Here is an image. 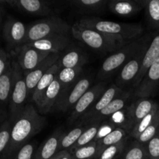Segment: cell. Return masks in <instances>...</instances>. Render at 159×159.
Here are the masks:
<instances>
[{"instance_id": "8", "label": "cell", "mask_w": 159, "mask_h": 159, "mask_svg": "<svg viewBox=\"0 0 159 159\" xmlns=\"http://www.w3.org/2000/svg\"><path fill=\"white\" fill-rule=\"evenodd\" d=\"M151 41H152V37H150L140 48L137 54L121 68L118 78L116 79V85L119 88L121 89L130 83L134 84L141 69L143 57L150 45Z\"/></svg>"}, {"instance_id": "15", "label": "cell", "mask_w": 159, "mask_h": 159, "mask_svg": "<svg viewBox=\"0 0 159 159\" xmlns=\"http://www.w3.org/2000/svg\"><path fill=\"white\" fill-rule=\"evenodd\" d=\"M13 81V67L11 64L7 71L0 77V124L9 116V105Z\"/></svg>"}, {"instance_id": "9", "label": "cell", "mask_w": 159, "mask_h": 159, "mask_svg": "<svg viewBox=\"0 0 159 159\" xmlns=\"http://www.w3.org/2000/svg\"><path fill=\"white\" fill-rule=\"evenodd\" d=\"M106 91V84L100 82L94 86L91 87L83 96L81 97L71 110V113L68 118V123L70 124L83 116L92 106L100 98Z\"/></svg>"}, {"instance_id": "42", "label": "cell", "mask_w": 159, "mask_h": 159, "mask_svg": "<svg viewBox=\"0 0 159 159\" xmlns=\"http://www.w3.org/2000/svg\"><path fill=\"white\" fill-rule=\"evenodd\" d=\"M115 128H116V127L113 124V123L110 122H110H105L103 123V124H101L100 126H99L97 136H96L95 141L96 142V141H99V140H101L102 138H105V137L107 136L109 134L111 133Z\"/></svg>"}, {"instance_id": "35", "label": "cell", "mask_w": 159, "mask_h": 159, "mask_svg": "<svg viewBox=\"0 0 159 159\" xmlns=\"http://www.w3.org/2000/svg\"><path fill=\"white\" fill-rule=\"evenodd\" d=\"M123 159H149L145 145L134 142L124 152Z\"/></svg>"}, {"instance_id": "29", "label": "cell", "mask_w": 159, "mask_h": 159, "mask_svg": "<svg viewBox=\"0 0 159 159\" xmlns=\"http://www.w3.org/2000/svg\"><path fill=\"white\" fill-rule=\"evenodd\" d=\"M86 129L87 127L79 126V127H75L74 129L70 130L68 133H64L60 143L59 152H61V151H69L76 144L79 138H80L81 135Z\"/></svg>"}, {"instance_id": "41", "label": "cell", "mask_w": 159, "mask_h": 159, "mask_svg": "<svg viewBox=\"0 0 159 159\" xmlns=\"http://www.w3.org/2000/svg\"><path fill=\"white\" fill-rule=\"evenodd\" d=\"M11 64L12 59L10 55L6 51L0 48V77L7 71Z\"/></svg>"}, {"instance_id": "40", "label": "cell", "mask_w": 159, "mask_h": 159, "mask_svg": "<svg viewBox=\"0 0 159 159\" xmlns=\"http://www.w3.org/2000/svg\"><path fill=\"white\" fill-rule=\"evenodd\" d=\"M149 159H159V129L153 138L145 145Z\"/></svg>"}, {"instance_id": "38", "label": "cell", "mask_w": 159, "mask_h": 159, "mask_svg": "<svg viewBox=\"0 0 159 159\" xmlns=\"http://www.w3.org/2000/svg\"><path fill=\"white\" fill-rule=\"evenodd\" d=\"M124 146H125V141L107 147L102 151L97 159H116L124 151Z\"/></svg>"}, {"instance_id": "45", "label": "cell", "mask_w": 159, "mask_h": 159, "mask_svg": "<svg viewBox=\"0 0 159 159\" xmlns=\"http://www.w3.org/2000/svg\"><path fill=\"white\" fill-rule=\"evenodd\" d=\"M0 24H1V16H0Z\"/></svg>"}, {"instance_id": "26", "label": "cell", "mask_w": 159, "mask_h": 159, "mask_svg": "<svg viewBox=\"0 0 159 159\" xmlns=\"http://www.w3.org/2000/svg\"><path fill=\"white\" fill-rule=\"evenodd\" d=\"M58 62L61 68H75L83 67L86 63V57L80 50L72 49L60 57Z\"/></svg>"}, {"instance_id": "30", "label": "cell", "mask_w": 159, "mask_h": 159, "mask_svg": "<svg viewBox=\"0 0 159 159\" xmlns=\"http://www.w3.org/2000/svg\"><path fill=\"white\" fill-rule=\"evenodd\" d=\"M72 159H97L98 148L96 141L76 149H70Z\"/></svg>"}, {"instance_id": "22", "label": "cell", "mask_w": 159, "mask_h": 159, "mask_svg": "<svg viewBox=\"0 0 159 159\" xmlns=\"http://www.w3.org/2000/svg\"><path fill=\"white\" fill-rule=\"evenodd\" d=\"M61 69V68L60 63L57 61L55 65H54L51 68L48 69V71L45 73L44 75L42 77L40 82H38L37 87L34 89V93H33L32 98H31V101H33L36 105L37 106L40 103V100H41L44 93H46L47 89L51 85L53 81L56 79L57 73L59 72Z\"/></svg>"}, {"instance_id": "21", "label": "cell", "mask_w": 159, "mask_h": 159, "mask_svg": "<svg viewBox=\"0 0 159 159\" xmlns=\"http://www.w3.org/2000/svg\"><path fill=\"white\" fill-rule=\"evenodd\" d=\"M156 104V102L149 99L148 98H140L129 106L127 108L131 117L132 128L144 119L153 110Z\"/></svg>"}, {"instance_id": "24", "label": "cell", "mask_w": 159, "mask_h": 159, "mask_svg": "<svg viewBox=\"0 0 159 159\" xmlns=\"http://www.w3.org/2000/svg\"><path fill=\"white\" fill-rule=\"evenodd\" d=\"M130 93H127V92H124V93L120 95V96H117L115 98L107 107L101 110L98 114L93 116L92 119H90L89 122H99L100 120L103 119V118L107 117V116H111L116 112L120 111V110H123L126 107V104H127V101L130 99Z\"/></svg>"}, {"instance_id": "16", "label": "cell", "mask_w": 159, "mask_h": 159, "mask_svg": "<svg viewBox=\"0 0 159 159\" xmlns=\"http://www.w3.org/2000/svg\"><path fill=\"white\" fill-rule=\"evenodd\" d=\"M69 43L70 39L68 35L58 34L26 43L36 49L49 52L51 54H57L65 50Z\"/></svg>"}, {"instance_id": "23", "label": "cell", "mask_w": 159, "mask_h": 159, "mask_svg": "<svg viewBox=\"0 0 159 159\" xmlns=\"http://www.w3.org/2000/svg\"><path fill=\"white\" fill-rule=\"evenodd\" d=\"M107 7L113 13L126 17L136 15L143 9L137 0H111L108 2Z\"/></svg>"}, {"instance_id": "11", "label": "cell", "mask_w": 159, "mask_h": 159, "mask_svg": "<svg viewBox=\"0 0 159 159\" xmlns=\"http://www.w3.org/2000/svg\"><path fill=\"white\" fill-rule=\"evenodd\" d=\"M51 53L36 49L25 43L17 50V61L19 65L25 72L35 69Z\"/></svg>"}, {"instance_id": "12", "label": "cell", "mask_w": 159, "mask_h": 159, "mask_svg": "<svg viewBox=\"0 0 159 159\" xmlns=\"http://www.w3.org/2000/svg\"><path fill=\"white\" fill-rule=\"evenodd\" d=\"M1 3L9 5L21 12L40 16H48L54 13L51 3L40 0H2Z\"/></svg>"}, {"instance_id": "37", "label": "cell", "mask_w": 159, "mask_h": 159, "mask_svg": "<svg viewBox=\"0 0 159 159\" xmlns=\"http://www.w3.org/2000/svg\"><path fill=\"white\" fill-rule=\"evenodd\" d=\"M159 129V108L154 117L153 120L151 123L148 128L140 135L138 138V142L143 145H146L152 138H154Z\"/></svg>"}, {"instance_id": "1", "label": "cell", "mask_w": 159, "mask_h": 159, "mask_svg": "<svg viewBox=\"0 0 159 159\" xmlns=\"http://www.w3.org/2000/svg\"><path fill=\"white\" fill-rule=\"evenodd\" d=\"M46 124V118L31 104L26 106L18 119L12 125L9 146L1 159H11L27 143V141L41 131Z\"/></svg>"}, {"instance_id": "5", "label": "cell", "mask_w": 159, "mask_h": 159, "mask_svg": "<svg viewBox=\"0 0 159 159\" xmlns=\"http://www.w3.org/2000/svg\"><path fill=\"white\" fill-rule=\"evenodd\" d=\"M12 65L13 67V81L9 105V120L12 125L26 107L27 89L23 70L18 62L12 60Z\"/></svg>"}, {"instance_id": "18", "label": "cell", "mask_w": 159, "mask_h": 159, "mask_svg": "<svg viewBox=\"0 0 159 159\" xmlns=\"http://www.w3.org/2000/svg\"><path fill=\"white\" fill-rule=\"evenodd\" d=\"M122 93H124L122 89L119 88L116 85H112L110 88L106 89V91L100 96V98L82 116V120L89 121L93 116L98 114L101 110H102L105 107H107L115 98L120 96Z\"/></svg>"}, {"instance_id": "7", "label": "cell", "mask_w": 159, "mask_h": 159, "mask_svg": "<svg viewBox=\"0 0 159 159\" xmlns=\"http://www.w3.org/2000/svg\"><path fill=\"white\" fill-rule=\"evenodd\" d=\"M91 79L88 77L82 78L71 86L65 89L56 102L53 111L66 113L72 110L78 101L91 87Z\"/></svg>"}, {"instance_id": "25", "label": "cell", "mask_w": 159, "mask_h": 159, "mask_svg": "<svg viewBox=\"0 0 159 159\" xmlns=\"http://www.w3.org/2000/svg\"><path fill=\"white\" fill-rule=\"evenodd\" d=\"M107 0H74L70 5L81 13H99L106 10L108 5Z\"/></svg>"}, {"instance_id": "17", "label": "cell", "mask_w": 159, "mask_h": 159, "mask_svg": "<svg viewBox=\"0 0 159 159\" xmlns=\"http://www.w3.org/2000/svg\"><path fill=\"white\" fill-rule=\"evenodd\" d=\"M65 89V87L56 77V79L53 81L52 83L47 89L40 103L37 106L39 113L41 114H47L53 111L56 102H57Z\"/></svg>"}, {"instance_id": "19", "label": "cell", "mask_w": 159, "mask_h": 159, "mask_svg": "<svg viewBox=\"0 0 159 159\" xmlns=\"http://www.w3.org/2000/svg\"><path fill=\"white\" fill-rule=\"evenodd\" d=\"M159 57V34L155 36L151 41L148 48L144 54V57L142 60V65H141V69L139 73L135 79L133 84V86L135 89L138 86L142 79H144V75L147 71L151 68L152 65L155 62Z\"/></svg>"}, {"instance_id": "3", "label": "cell", "mask_w": 159, "mask_h": 159, "mask_svg": "<svg viewBox=\"0 0 159 159\" xmlns=\"http://www.w3.org/2000/svg\"><path fill=\"white\" fill-rule=\"evenodd\" d=\"M71 32L76 40L92 49L105 53L115 52L129 43L95 30L83 27L76 23L71 26Z\"/></svg>"}, {"instance_id": "39", "label": "cell", "mask_w": 159, "mask_h": 159, "mask_svg": "<svg viewBox=\"0 0 159 159\" xmlns=\"http://www.w3.org/2000/svg\"><path fill=\"white\" fill-rule=\"evenodd\" d=\"M35 155V144L26 143L11 159H34Z\"/></svg>"}, {"instance_id": "4", "label": "cell", "mask_w": 159, "mask_h": 159, "mask_svg": "<svg viewBox=\"0 0 159 159\" xmlns=\"http://www.w3.org/2000/svg\"><path fill=\"white\" fill-rule=\"evenodd\" d=\"M150 37L151 36L148 35L139 37L113 52L102 64L100 70L98 73V78L100 79H108L120 68H123L137 54Z\"/></svg>"}, {"instance_id": "33", "label": "cell", "mask_w": 159, "mask_h": 159, "mask_svg": "<svg viewBox=\"0 0 159 159\" xmlns=\"http://www.w3.org/2000/svg\"><path fill=\"white\" fill-rule=\"evenodd\" d=\"M145 9L149 24L159 31V0H148Z\"/></svg>"}, {"instance_id": "20", "label": "cell", "mask_w": 159, "mask_h": 159, "mask_svg": "<svg viewBox=\"0 0 159 159\" xmlns=\"http://www.w3.org/2000/svg\"><path fill=\"white\" fill-rule=\"evenodd\" d=\"M64 133L61 130H57L38 148L35 152L34 159H51L57 152Z\"/></svg>"}, {"instance_id": "6", "label": "cell", "mask_w": 159, "mask_h": 159, "mask_svg": "<svg viewBox=\"0 0 159 159\" xmlns=\"http://www.w3.org/2000/svg\"><path fill=\"white\" fill-rule=\"evenodd\" d=\"M71 30V26H70L65 20L58 17H50L39 20L31 24L27 28L26 43L54 35H68Z\"/></svg>"}, {"instance_id": "2", "label": "cell", "mask_w": 159, "mask_h": 159, "mask_svg": "<svg viewBox=\"0 0 159 159\" xmlns=\"http://www.w3.org/2000/svg\"><path fill=\"white\" fill-rule=\"evenodd\" d=\"M76 23L83 27L116 37L126 43H130L141 37L144 27L140 23H116L101 20L97 17H82Z\"/></svg>"}, {"instance_id": "36", "label": "cell", "mask_w": 159, "mask_h": 159, "mask_svg": "<svg viewBox=\"0 0 159 159\" xmlns=\"http://www.w3.org/2000/svg\"><path fill=\"white\" fill-rule=\"evenodd\" d=\"M12 124L9 120L0 124V159L9 146L11 138Z\"/></svg>"}, {"instance_id": "32", "label": "cell", "mask_w": 159, "mask_h": 159, "mask_svg": "<svg viewBox=\"0 0 159 159\" xmlns=\"http://www.w3.org/2000/svg\"><path fill=\"white\" fill-rule=\"evenodd\" d=\"M110 122L113 123L115 126L117 125V127H120L125 130H130V129L132 130L131 117H130L128 108L123 109L112 115Z\"/></svg>"}, {"instance_id": "13", "label": "cell", "mask_w": 159, "mask_h": 159, "mask_svg": "<svg viewBox=\"0 0 159 159\" xmlns=\"http://www.w3.org/2000/svg\"><path fill=\"white\" fill-rule=\"evenodd\" d=\"M60 57V53L51 54L35 69L28 71V72H25L24 77L25 81H26V89H27V100H31L33 93L38 82L44 75L45 73L48 71V69L58 61Z\"/></svg>"}, {"instance_id": "28", "label": "cell", "mask_w": 159, "mask_h": 159, "mask_svg": "<svg viewBox=\"0 0 159 159\" xmlns=\"http://www.w3.org/2000/svg\"><path fill=\"white\" fill-rule=\"evenodd\" d=\"M83 67L75 68H61L57 75V79L62 84L65 89L71 86L79 80V76Z\"/></svg>"}, {"instance_id": "27", "label": "cell", "mask_w": 159, "mask_h": 159, "mask_svg": "<svg viewBox=\"0 0 159 159\" xmlns=\"http://www.w3.org/2000/svg\"><path fill=\"white\" fill-rule=\"evenodd\" d=\"M126 138V130L120 127H116L110 134H109L105 138H102L99 141H96L98 148V157L102 153V151L107 147L118 144L124 141Z\"/></svg>"}, {"instance_id": "34", "label": "cell", "mask_w": 159, "mask_h": 159, "mask_svg": "<svg viewBox=\"0 0 159 159\" xmlns=\"http://www.w3.org/2000/svg\"><path fill=\"white\" fill-rule=\"evenodd\" d=\"M158 108L159 105L157 103L156 105H155V107L153 108V110H152V111L144 118V119L141 120L136 126H134V127L132 128L131 132H130L131 137H133L134 138H136V139H138L140 135L148 128V127L151 124V123L152 122L155 114H156L157 111H158Z\"/></svg>"}, {"instance_id": "31", "label": "cell", "mask_w": 159, "mask_h": 159, "mask_svg": "<svg viewBox=\"0 0 159 159\" xmlns=\"http://www.w3.org/2000/svg\"><path fill=\"white\" fill-rule=\"evenodd\" d=\"M100 124H101L99 122H92L91 126L87 127L86 130L82 133L80 138H79L76 144L71 149L79 148L83 147V146L87 145V144L95 141Z\"/></svg>"}, {"instance_id": "43", "label": "cell", "mask_w": 159, "mask_h": 159, "mask_svg": "<svg viewBox=\"0 0 159 159\" xmlns=\"http://www.w3.org/2000/svg\"><path fill=\"white\" fill-rule=\"evenodd\" d=\"M51 159H72L69 151H61Z\"/></svg>"}, {"instance_id": "10", "label": "cell", "mask_w": 159, "mask_h": 159, "mask_svg": "<svg viewBox=\"0 0 159 159\" xmlns=\"http://www.w3.org/2000/svg\"><path fill=\"white\" fill-rule=\"evenodd\" d=\"M27 28L24 23L8 18L3 26V37L9 49H19L26 43Z\"/></svg>"}, {"instance_id": "44", "label": "cell", "mask_w": 159, "mask_h": 159, "mask_svg": "<svg viewBox=\"0 0 159 159\" xmlns=\"http://www.w3.org/2000/svg\"><path fill=\"white\" fill-rule=\"evenodd\" d=\"M1 14H2V9H0V16H1Z\"/></svg>"}, {"instance_id": "14", "label": "cell", "mask_w": 159, "mask_h": 159, "mask_svg": "<svg viewBox=\"0 0 159 159\" xmlns=\"http://www.w3.org/2000/svg\"><path fill=\"white\" fill-rule=\"evenodd\" d=\"M159 85V57L151 66L144 79L135 89L134 96L138 98H148L154 95Z\"/></svg>"}]
</instances>
